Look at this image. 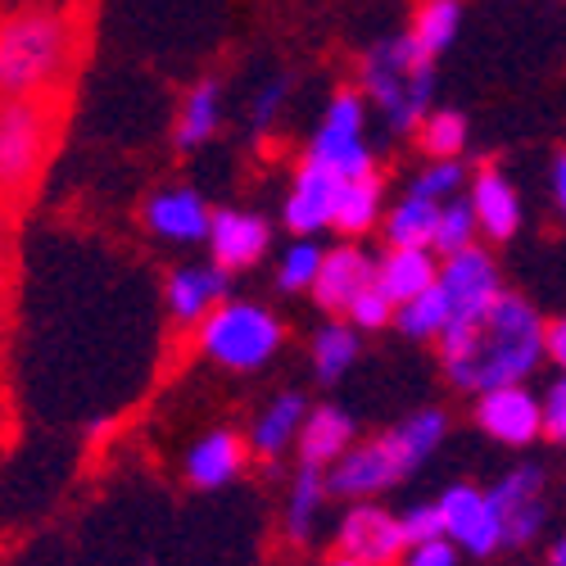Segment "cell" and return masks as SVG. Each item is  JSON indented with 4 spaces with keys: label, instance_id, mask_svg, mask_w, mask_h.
Returning <instances> with one entry per match:
<instances>
[{
    "label": "cell",
    "instance_id": "obj_1",
    "mask_svg": "<svg viewBox=\"0 0 566 566\" xmlns=\"http://www.w3.org/2000/svg\"><path fill=\"white\" fill-rule=\"evenodd\" d=\"M436 345L449 386L481 395L494 386L531 381L548 358V322L531 300L503 291L485 317L458 326V332H444Z\"/></svg>",
    "mask_w": 566,
    "mask_h": 566
},
{
    "label": "cell",
    "instance_id": "obj_2",
    "mask_svg": "<svg viewBox=\"0 0 566 566\" xmlns=\"http://www.w3.org/2000/svg\"><path fill=\"white\" fill-rule=\"evenodd\" d=\"M82 51V23L64 6H23L0 19V101L60 96Z\"/></svg>",
    "mask_w": 566,
    "mask_h": 566
},
{
    "label": "cell",
    "instance_id": "obj_3",
    "mask_svg": "<svg viewBox=\"0 0 566 566\" xmlns=\"http://www.w3.org/2000/svg\"><path fill=\"white\" fill-rule=\"evenodd\" d=\"M449 440V412L444 408H421L376 440H358L332 471H326V490L336 499H376L395 490L417 467H427L440 444Z\"/></svg>",
    "mask_w": 566,
    "mask_h": 566
},
{
    "label": "cell",
    "instance_id": "obj_4",
    "mask_svg": "<svg viewBox=\"0 0 566 566\" xmlns=\"http://www.w3.org/2000/svg\"><path fill=\"white\" fill-rule=\"evenodd\" d=\"M358 91L395 136H412L436 105V60L408 32L381 36L358 60Z\"/></svg>",
    "mask_w": 566,
    "mask_h": 566
},
{
    "label": "cell",
    "instance_id": "obj_5",
    "mask_svg": "<svg viewBox=\"0 0 566 566\" xmlns=\"http://www.w3.org/2000/svg\"><path fill=\"white\" fill-rule=\"evenodd\" d=\"M281 345H286V322L259 300H222L200 326H196V354L231 376L263 371Z\"/></svg>",
    "mask_w": 566,
    "mask_h": 566
},
{
    "label": "cell",
    "instance_id": "obj_6",
    "mask_svg": "<svg viewBox=\"0 0 566 566\" xmlns=\"http://www.w3.org/2000/svg\"><path fill=\"white\" fill-rule=\"evenodd\" d=\"M55 146V114L45 101H0V205H19Z\"/></svg>",
    "mask_w": 566,
    "mask_h": 566
},
{
    "label": "cell",
    "instance_id": "obj_7",
    "mask_svg": "<svg viewBox=\"0 0 566 566\" xmlns=\"http://www.w3.org/2000/svg\"><path fill=\"white\" fill-rule=\"evenodd\" d=\"M367 118H371V105L367 96L354 86H340L332 101H326L313 136H308V159L336 168L340 177H358V172H371L376 168V155H371V140H367Z\"/></svg>",
    "mask_w": 566,
    "mask_h": 566
},
{
    "label": "cell",
    "instance_id": "obj_8",
    "mask_svg": "<svg viewBox=\"0 0 566 566\" xmlns=\"http://www.w3.org/2000/svg\"><path fill=\"white\" fill-rule=\"evenodd\" d=\"M440 291L449 300V332L485 317L490 304L503 295V276H499L494 254L485 245H467L458 254H444L440 259Z\"/></svg>",
    "mask_w": 566,
    "mask_h": 566
},
{
    "label": "cell",
    "instance_id": "obj_9",
    "mask_svg": "<svg viewBox=\"0 0 566 566\" xmlns=\"http://www.w3.org/2000/svg\"><path fill=\"white\" fill-rule=\"evenodd\" d=\"M507 548H531L548 526V471L539 462H516L490 485Z\"/></svg>",
    "mask_w": 566,
    "mask_h": 566
},
{
    "label": "cell",
    "instance_id": "obj_10",
    "mask_svg": "<svg viewBox=\"0 0 566 566\" xmlns=\"http://www.w3.org/2000/svg\"><path fill=\"white\" fill-rule=\"evenodd\" d=\"M436 503H440V516H444V535L458 544V553L494 557L499 548H507L503 516H499V503H494L490 490L471 485V481H458Z\"/></svg>",
    "mask_w": 566,
    "mask_h": 566
},
{
    "label": "cell",
    "instance_id": "obj_11",
    "mask_svg": "<svg viewBox=\"0 0 566 566\" xmlns=\"http://www.w3.org/2000/svg\"><path fill=\"white\" fill-rule=\"evenodd\" d=\"M336 553L363 557L371 566H399L408 553L403 512H390L376 499H354L336 522Z\"/></svg>",
    "mask_w": 566,
    "mask_h": 566
},
{
    "label": "cell",
    "instance_id": "obj_12",
    "mask_svg": "<svg viewBox=\"0 0 566 566\" xmlns=\"http://www.w3.org/2000/svg\"><path fill=\"white\" fill-rule=\"evenodd\" d=\"M476 427L503 449H531L544 440V399L526 386H494L476 395Z\"/></svg>",
    "mask_w": 566,
    "mask_h": 566
},
{
    "label": "cell",
    "instance_id": "obj_13",
    "mask_svg": "<svg viewBox=\"0 0 566 566\" xmlns=\"http://www.w3.org/2000/svg\"><path fill=\"white\" fill-rule=\"evenodd\" d=\"M340 172L304 155V164L291 172V186L281 196V222L295 235H317L336 227V200H340Z\"/></svg>",
    "mask_w": 566,
    "mask_h": 566
},
{
    "label": "cell",
    "instance_id": "obj_14",
    "mask_svg": "<svg viewBox=\"0 0 566 566\" xmlns=\"http://www.w3.org/2000/svg\"><path fill=\"white\" fill-rule=\"evenodd\" d=\"M140 222L155 235L159 245H205L209 241V222L213 209L196 186H159L140 205Z\"/></svg>",
    "mask_w": 566,
    "mask_h": 566
},
{
    "label": "cell",
    "instance_id": "obj_15",
    "mask_svg": "<svg viewBox=\"0 0 566 566\" xmlns=\"http://www.w3.org/2000/svg\"><path fill=\"white\" fill-rule=\"evenodd\" d=\"M268 245H272V227L263 213L254 209H213V222H209V259L227 272H250L268 259Z\"/></svg>",
    "mask_w": 566,
    "mask_h": 566
},
{
    "label": "cell",
    "instance_id": "obj_16",
    "mask_svg": "<svg viewBox=\"0 0 566 566\" xmlns=\"http://www.w3.org/2000/svg\"><path fill=\"white\" fill-rule=\"evenodd\" d=\"M250 440L241 431H231V427H213L205 431L191 449H186L181 458V481L191 485V490H222L231 481H241V471L250 467Z\"/></svg>",
    "mask_w": 566,
    "mask_h": 566
},
{
    "label": "cell",
    "instance_id": "obj_17",
    "mask_svg": "<svg viewBox=\"0 0 566 566\" xmlns=\"http://www.w3.org/2000/svg\"><path fill=\"white\" fill-rule=\"evenodd\" d=\"M227 295H231V272L218 268L213 259H205V263H181V268H172L168 281H164L168 317L181 322V326H200Z\"/></svg>",
    "mask_w": 566,
    "mask_h": 566
},
{
    "label": "cell",
    "instance_id": "obj_18",
    "mask_svg": "<svg viewBox=\"0 0 566 566\" xmlns=\"http://www.w3.org/2000/svg\"><path fill=\"white\" fill-rule=\"evenodd\" d=\"M371 281H376V259H371L363 245L345 241V245H336V250L322 254V268H317V281H313L308 295H313V304H317L322 313L345 317V308L354 304V295L367 291Z\"/></svg>",
    "mask_w": 566,
    "mask_h": 566
},
{
    "label": "cell",
    "instance_id": "obj_19",
    "mask_svg": "<svg viewBox=\"0 0 566 566\" xmlns=\"http://www.w3.org/2000/svg\"><path fill=\"white\" fill-rule=\"evenodd\" d=\"M304 417H308V399L300 390H276L272 399H263L254 421H250V431H245L250 453L259 462H276L281 453H291L300 444Z\"/></svg>",
    "mask_w": 566,
    "mask_h": 566
},
{
    "label": "cell",
    "instance_id": "obj_20",
    "mask_svg": "<svg viewBox=\"0 0 566 566\" xmlns=\"http://www.w3.org/2000/svg\"><path fill=\"white\" fill-rule=\"evenodd\" d=\"M467 200H471V213H476L485 241H512L522 231V196H516V186L507 181L503 168L485 164L467 181Z\"/></svg>",
    "mask_w": 566,
    "mask_h": 566
},
{
    "label": "cell",
    "instance_id": "obj_21",
    "mask_svg": "<svg viewBox=\"0 0 566 566\" xmlns=\"http://www.w3.org/2000/svg\"><path fill=\"white\" fill-rule=\"evenodd\" d=\"M358 444V427L354 417L340 403H317L304 417V431H300V467H317V471H332L349 449Z\"/></svg>",
    "mask_w": 566,
    "mask_h": 566
},
{
    "label": "cell",
    "instance_id": "obj_22",
    "mask_svg": "<svg viewBox=\"0 0 566 566\" xmlns=\"http://www.w3.org/2000/svg\"><path fill=\"white\" fill-rule=\"evenodd\" d=\"M222 118H227L222 82L218 77L191 82V86H186V96H181V105H177V118H172L177 150H205L209 140L222 132Z\"/></svg>",
    "mask_w": 566,
    "mask_h": 566
},
{
    "label": "cell",
    "instance_id": "obj_23",
    "mask_svg": "<svg viewBox=\"0 0 566 566\" xmlns=\"http://www.w3.org/2000/svg\"><path fill=\"white\" fill-rule=\"evenodd\" d=\"M436 281H440V259L431 245H386V254L376 259V286L395 304L417 300L421 291H431Z\"/></svg>",
    "mask_w": 566,
    "mask_h": 566
},
{
    "label": "cell",
    "instance_id": "obj_24",
    "mask_svg": "<svg viewBox=\"0 0 566 566\" xmlns=\"http://www.w3.org/2000/svg\"><path fill=\"white\" fill-rule=\"evenodd\" d=\"M326 499H332V490H326L322 471L317 467H300L295 471V485L286 494V507H281V535H286L291 548L313 544L317 522H322V512H326Z\"/></svg>",
    "mask_w": 566,
    "mask_h": 566
},
{
    "label": "cell",
    "instance_id": "obj_25",
    "mask_svg": "<svg viewBox=\"0 0 566 566\" xmlns=\"http://www.w3.org/2000/svg\"><path fill=\"white\" fill-rule=\"evenodd\" d=\"M386 218V181L381 172H358V177H345L340 181V200H336V227L340 235L358 241V235L376 231V222Z\"/></svg>",
    "mask_w": 566,
    "mask_h": 566
},
{
    "label": "cell",
    "instance_id": "obj_26",
    "mask_svg": "<svg viewBox=\"0 0 566 566\" xmlns=\"http://www.w3.org/2000/svg\"><path fill=\"white\" fill-rule=\"evenodd\" d=\"M440 209H444V205H436V200H427V196L403 191V196L386 209V218H381L386 245H431V250H436Z\"/></svg>",
    "mask_w": 566,
    "mask_h": 566
},
{
    "label": "cell",
    "instance_id": "obj_27",
    "mask_svg": "<svg viewBox=\"0 0 566 566\" xmlns=\"http://www.w3.org/2000/svg\"><path fill=\"white\" fill-rule=\"evenodd\" d=\"M313 371H317V381H340V376L358 363L363 354V332L358 326H349L345 317H332L326 326H317V336H313Z\"/></svg>",
    "mask_w": 566,
    "mask_h": 566
},
{
    "label": "cell",
    "instance_id": "obj_28",
    "mask_svg": "<svg viewBox=\"0 0 566 566\" xmlns=\"http://www.w3.org/2000/svg\"><path fill=\"white\" fill-rule=\"evenodd\" d=\"M462 32V0H417L408 36L417 41V51H427L431 60H440Z\"/></svg>",
    "mask_w": 566,
    "mask_h": 566
},
{
    "label": "cell",
    "instance_id": "obj_29",
    "mask_svg": "<svg viewBox=\"0 0 566 566\" xmlns=\"http://www.w3.org/2000/svg\"><path fill=\"white\" fill-rule=\"evenodd\" d=\"M395 326L408 336V340H421V345H436L444 332H449V300H444V291H440V281L431 291H421L417 300H408V304H399V313H395Z\"/></svg>",
    "mask_w": 566,
    "mask_h": 566
},
{
    "label": "cell",
    "instance_id": "obj_30",
    "mask_svg": "<svg viewBox=\"0 0 566 566\" xmlns=\"http://www.w3.org/2000/svg\"><path fill=\"white\" fill-rule=\"evenodd\" d=\"M417 146L427 159H462L467 140H471V127H467V114L458 109H431L427 118L417 123Z\"/></svg>",
    "mask_w": 566,
    "mask_h": 566
},
{
    "label": "cell",
    "instance_id": "obj_31",
    "mask_svg": "<svg viewBox=\"0 0 566 566\" xmlns=\"http://www.w3.org/2000/svg\"><path fill=\"white\" fill-rule=\"evenodd\" d=\"M322 254H326V250L313 241V235H295V241L276 254V286L286 291V295L313 291L317 268H322Z\"/></svg>",
    "mask_w": 566,
    "mask_h": 566
},
{
    "label": "cell",
    "instance_id": "obj_32",
    "mask_svg": "<svg viewBox=\"0 0 566 566\" xmlns=\"http://www.w3.org/2000/svg\"><path fill=\"white\" fill-rule=\"evenodd\" d=\"M462 186H467L462 159H427V164L412 172L408 191H412V196H427V200H436V205H449V200L462 196Z\"/></svg>",
    "mask_w": 566,
    "mask_h": 566
},
{
    "label": "cell",
    "instance_id": "obj_33",
    "mask_svg": "<svg viewBox=\"0 0 566 566\" xmlns=\"http://www.w3.org/2000/svg\"><path fill=\"white\" fill-rule=\"evenodd\" d=\"M476 235H481V222H476V213H471V200L458 196V200H449L440 209V227H436V254L440 259L476 245Z\"/></svg>",
    "mask_w": 566,
    "mask_h": 566
},
{
    "label": "cell",
    "instance_id": "obj_34",
    "mask_svg": "<svg viewBox=\"0 0 566 566\" xmlns=\"http://www.w3.org/2000/svg\"><path fill=\"white\" fill-rule=\"evenodd\" d=\"M395 313H399V304H395V300H390V295L371 281V286H367V291H358V295H354V304L345 308V322H349V326H358V332L367 336V332H386V326H395Z\"/></svg>",
    "mask_w": 566,
    "mask_h": 566
},
{
    "label": "cell",
    "instance_id": "obj_35",
    "mask_svg": "<svg viewBox=\"0 0 566 566\" xmlns=\"http://www.w3.org/2000/svg\"><path fill=\"white\" fill-rule=\"evenodd\" d=\"M286 96H291V82H286V77H268V82L254 91V101H250V127H254V132L276 127L281 109H286Z\"/></svg>",
    "mask_w": 566,
    "mask_h": 566
},
{
    "label": "cell",
    "instance_id": "obj_36",
    "mask_svg": "<svg viewBox=\"0 0 566 566\" xmlns=\"http://www.w3.org/2000/svg\"><path fill=\"white\" fill-rule=\"evenodd\" d=\"M539 399H544V440L566 444V371L557 376V381Z\"/></svg>",
    "mask_w": 566,
    "mask_h": 566
},
{
    "label": "cell",
    "instance_id": "obj_37",
    "mask_svg": "<svg viewBox=\"0 0 566 566\" xmlns=\"http://www.w3.org/2000/svg\"><path fill=\"white\" fill-rule=\"evenodd\" d=\"M399 566H458V544L449 535L440 539H421V544H408L403 562Z\"/></svg>",
    "mask_w": 566,
    "mask_h": 566
},
{
    "label": "cell",
    "instance_id": "obj_38",
    "mask_svg": "<svg viewBox=\"0 0 566 566\" xmlns=\"http://www.w3.org/2000/svg\"><path fill=\"white\" fill-rule=\"evenodd\" d=\"M403 531H408V544L440 539V535H444L440 503H417V507H408V512H403Z\"/></svg>",
    "mask_w": 566,
    "mask_h": 566
},
{
    "label": "cell",
    "instance_id": "obj_39",
    "mask_svg": "<svg viewBox=\"0 0 566 566\" xmlns=\"http://www.w3.org/2000/svg\"><path fill=\"white\" fill-rule=\"evenodd\" d=\"M548 358L557 363V371H566V317L548 322Z\"/></svg>",
    "mask_w": 566,
    "mask_h": 566
},
{
    "label": "cell",
    "instance_id": "obj_40",
    "mask_svg": "<svg viewBox=\"0 0 566 566\" xmlns=\"http://www.w3.org/2000/svg\"><path fill=\"white\" fill-rule=\"evenodd\" d=\"M553 200H557V209L566 218V150L553 159Z\"/></svg>",
    "mask_w": 566,
    "mask_h": 566
},
{
    "label": "cell",
    "instance_id": "obj_41",
    "mask_svg": "<svg viewBox=\"0 0 566 566\" xmlns=\"http://www.w3.org/2000/svg\"><path fill=\"white\" fill-rule=\"evenodd\" d=\"M326 566H371L363 557H349V553H336V557H326Z\"/></svg>",
    "mask_w": 566,
    "mask_h": 566
},
{
    "label": "cell",
    "instance_id": "obj_42",
    "mask_svg": "<svg viewBox=\"0 0 566 566\" xmlns=\"http://www.w3.org/2000/svg\"><path fill=\"white\" fill-rule=\"evenodd\" d=\"M553 566H566V535L553 544Z\"/></svg>",
    "mask_w": 566,
    "mask_h": 566
}]
</instances>
